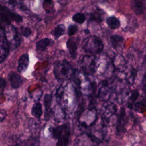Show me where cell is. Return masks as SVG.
Here are the masks:
<instances>
[{"mask_svg": "<svg viewBox=\"0 0 146 146\" xmlns=\"http://www.w3.org/2000/svg\"><path fill=\"white\" fill-rule=\"evenodd\" d=\"M51 132L52 137L58 140L56 143L57 145L62 146L68 145L70 136V127L68 124H64L52 128Z\"/></svg>", "mask_w": 146, "mask_h": 146, "instance_id": "cell-1", "label": "cell"}, {"mask_svg": "<svg viewBox=\"0 0 146 146\" xmlns=\"http://www.w3.org/2000/svg\"><path fill=\"white\" fill-rule=\"evenodd\" d=\"M53 72L56 79L66 80L72 75V70L70 64L67 60L56 61L54 63Z\"/></svg>", "mask_w": 146, "mask_h": 146, "instance_id": "cell-2", "label": "cell"}, {"mask_svg": "<svg viewBox=\"0 0 146 146\" xmlns=\"http://www.w3.org/2000/svg\"><path fill=\"white\" fill-rule=\"evenodd\" d=\"M83 48L86 52L92 55L100 53L103 48L102 40L96 36H91L85 39L83 43Z\"/></svg>", "mask_w": 146, "mask_h": 146, "instance_id": "cell-3", "label": "cell"}, {"mask_svg": "<svg viewBox=\"0 0 146 146\" xmlns=\"http://www.w3.org/2000/svg\"><path fill=\"white\" fill-rule=\"evenodd\" d=\"M6 37L9 44L10 49L14 50L17 48L21 43V38L17 29L13 26L5 31Z\"/></svg>", "mask_w": 146, "mask_h": 146, "instance_id": "cell-4", "label": "cell"}, {"mask_svg": "<svg viewBox=\"0 0 146 146\" xmlns=\"http://www.w3.org/2000/svg\"><path fill=\"white\" fill-rule=\"evenodd\" d=\"M81 66L84 72L86 74H94L96 70V58L91 55L84 56L82 60Z\"/></svg>", "mask_w": 146, "mask_h": 146, "instance_id": "cell-5", "label": "cell"}, {"mask_svg": "<svg viewBox=\"0 0 146 146\" xmlns=\"http://www.w3.org/2000/svg\"><path fill=\"white\" fill-rule=\"evenodd\" d=\"M10 47L6 37L5 33L0 27V63L7 57Z\"/></svg>", "mask_w": 146, "mask_h": 146, "instance_id": "cell-6", "label": "cell"}, {"mask_svg": "<svg viewBox=\"0 0 146 146\" xmlns=\"http://www.w3.org/2000/svg\"><path fill=\"white\" fill-rule=\"evenodd\" d=\"M8 79L12 88H18L23 83L22 76L15 71H11L8 74Z\"/></svg>", "mask_w": 146, "mask_h": 146, "instance_id": "cell-7", "label": "cell"}, {"mask_svg": "<svg viewBox=\"0 0 146 146\" xmlns=\"http://www.w3.org/2000/svg\"><path fill=\"white\" fill-rule=\"evenodd\" d=\"M52 96L50 94H46L44 96L43 102L45 107V114H44V120L47 121L50 119L52 114V109L51 108L52 103Z\"/></svg>", "mask_w": 146, "mask_h": 146, "instance_id": "cell-8", "label": "cell"}, {"mask_svg": "<svg viewBox=\"0 0 146 146\" xmlns=\"http://www.w3.org/2000/svg\"><path fill=\"white\" fill-rule=\"evenodd\" d=\"M29 64V57L27 54H22L18 59L17 70L20 73L25 72L28 68Z\"/></svg>", "mask_w": 146, "mask_h": 146, "instance_id": "cell-9", "label": "cell"}, {"mask_svg": "<svg viewBox=\"0 0 146 146\" xmlns=\"http://www.w3.org/2000/svg\"><path fill=\"white\" fill-rule=\"evenodd\" d=\"M66 46L72 59H75L76 57V50L78 47L77 41L75 38H70L66 42Z\"/></svg>", "mask_w": 146, "mask_h": 146, "instance_id": "cell-10", "label": "cell"}, {"mask_svg": "<svg viewBox=\"0 0 146 146\" xmlns=\"http://www.w3.org/2000/svg\"><path fill=\"white\" fill-rule=\"evenodd\" d=\"M54 42L50 38H43L36 43V50L39 51H44L46 48L54 44Z\"/></svg>", "mask_w": 146, "mask_h": 146, "instance_id": "cell-11", "label": "cell"}, {"mask_svg": "<svg viewBox=\"0 0 146 146\" xmlns=\"http://www.w3.org/2000/svg\"><path fill=\"white\" fill-rule=\"evenodd\" d=\"M125 111L124 107L120 108L119 117H118V123L117 125V132H123L124 129V126L125 124Z\"/></svg>", "mask_w": 146, "mask_h": 146, "instance_id": "cell-12", "label": "cell"}, {"mask_svg": "<svg viewBox=\"0 0 146 146\" xmlns=\"http://www.w3.org/2000/svg\"><path fill=\"white\" fill-rule=\"evenodd\" d=\"M42 114L43 110L41 103L39 102L34 103L31 108V115L37 119H39L42 116Z\"/></svg>", "mask_w": 146, "mask_h": 146, "instance_id": "cell-13", "label": "cell"}, {"mask_svg": "<svg viewBox=\"0 0 146 146\" xmlns=\"http://www.w3.org/2000/svg\"><path fill=\"white\" fill-rule=\"evenodd\" d=\"M106 23L111 29H116L120 26V21L114 16L108 17L106 20Z\"/></svg>", "mask_w": 146, "mask_h": 146, "instance_id": "cell-14", "label": "cell"}, {"mask_svg": "<svg viewBox=\"0 0 146 146\" xmlns=\"http://www.w3.org/2000/svg\"><path fill=\"white\" fill-rule=\"evenodd\" d=\"M66 32V28L64 25H58L52 31V34L54 35L55 39H58L61 36L64 34Z\"/></svg>", "mask_w": 146, "mask_h": 146, "instance_id": "cell-15", "label": "cell"}, {"mask_svg": "<svg viewBox=\"0 0 146 146\" xmlns=\"http://www.w3.org/2000/svg\"><path fill=\"white\" fill-rule=\"evenodd\" d=\"M131 7L133 11L136 14H141L144 9V7L143 6V4L142 2L137 1L134 0L132 1L131 2Z\"/></svg>", "mask_w": 146, "mask_h": 146, "instance_id": "cell-16", "label": "cell"}, {"mask_svg": "<svg viewBox=\"0 0 146 146\" xmlns=\"http://www.w3.org/2000/svg\"><path fill=\"white\" fill-rule=\"evenodd\" d=\"M139 95V92L137 90H135L132 91L131 92V95L129 96L128 99V103L127 104V107L129 109H132L133 107V104L135 103L136 100L138 98Z\"/></svg>", "mask_w": 146, "mask_h": 146, "instance_id": "cell-17", "label": "cell"}, {"mask_svg": "<svg viewBox=\"0 0 146 146\" xmlns=\"http://www.w3.org/2000/svg\"><path fill=\"white\" fill-rule=\"evenodd\" d=\"M134 110L140 113L144 112L146 111V99H143L140 102L135 103L133 104Z\"/></svg>", "mask_w": 146, "mask_h": 146, "instance_id": "cell-18", "label": "cell"}, {"mask_svg": "<svg viewBox=\"0 0 146 146\" xmlns=\"http://www.w3.org/2000/svg\"><path fill=\"white\" fill-rule=\"evenodd\" d=\"M110 40L113 47L116 48L123 43L124 38L118 35H113L110 37Z\"/></svg>", "mask_w": 146, "mask_h": 146, "instance_id": "cell-19", "label": "cell"}, {"mask_svg": "<svg viewBox=\"0 0 146 146\" xmlns=\"http://www.w3.org/2000/svg\"><path fill=\"white\" fill-rule=\"evenodd\" d=\"M86 16L80 13H78L76 14H75L73 16H72V20L79 24H82L83 23L85 20H86Z\"/></svg>", "mask_w": 146, "mask_h": 146, "instance_id": "cell-20", "label": "cell"}, {"mask_svg": "<svg viewBox=\"0 0 146 146\" xmlns=\"http://www.w3.org/2000/svg\"><path fill=\"white\" fill-rule=\"evenodd\" d=\"M53 2L52 0H44L43 3V7L46 10L49 11L51 9H52L53 6Z\"/></svg>", "mask_w": 146, "mask_h": 146, "instance_id": "cell-21", "label": "cell"}, {"mask_svg": "<svg viewBox=\"0 0 146 146\" xmlns=\"http://www.w3.org/2000/svg\"><path fill=\"white\" fill-rule=\"evenodd\" d=\"M78 30V26L75 25H71L68 28V35L70 36L74 35Z\"/></svg>", "mask_w": 146, "mask_h": 146, "instance_id": "cell-22", "label": "cell"}, {"mask_svg": "<svg viewBox=\"0 0 146 146\" xmlns=\"http://www.w3.org/2000/svg\"><path fill=\"white\" fill-rule=\"evenodd\" d=\"M21 31L22 35L25 37H28L31 33L30 29L27 27H22L21 28Z\"/></svg>", "mask_w": 146, "mask_h": 146, "instance_id": "cell-23", "label": "cell"}, {"mask_svg": "<svg viewBox=\"0 0 146 146\" xmlns=\"http://www.w3.org/2000/svg\"><path fill=\"white\" fill-rule=\"evenodd\" d=\"M141 85H142V89L144 93H146V71L145 72L142 80H141Z\"/></svg>", "mask_w": 146, "mask_h": 146, "instance_id": "cell-24", "label": "cell"}, {"mask_svg": "<svg viewBox=\"0 0 146 146\" xmlns=\"http://www.w3.org/2000/svg\"><path fill=\"white\" fill-rule=\"evenodd\" d=\"M6 86V81L3 78H0V91H3Z\"/></svg>", "mask_w": 146, "mask_h": 146, "instance_id": "cell-25", "label": "cell"}]
</instances>
